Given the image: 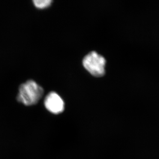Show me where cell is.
<instances>
[{"mask_svg":"<svg viewBox=\"0 0 159 159\" xmlns=\"http://www.w3.org/2000/svg\"><path fill=\"white\" fill-rule=\"evenodd\" d=\"M44 105L48 111L54 114L60 113L65 109V103L63 100L57 93L54 92H50L46 96Z\"/></svg>","mask_w":159,"mask_h":159,"instance_id":"3","label":"cell"},{"mask_svg":"<svg viewBox=\"0 0 159 159\" xmlns=\"http://www.w3.org/2000/svg\"><path fill=\"white\" fill-rule=\"evenodd\" d=\"M43 94L42 87L35 81L30 80L20 86L17 100L26 106L33 105L39 102Z\"/></svg>","mask_w":159,"mask_h":159,"instance_id":"1","label":"cell"},{"mask_svg":"<svg viewBox=\"0 0 159 159\" xmlns=\"http://www.w3.org/2000/svg\"><path fill=\"white\" fill-rule=\"evenodd\" d=\"M83 65L94 76H102L105 73V59L95 52H92L84 57Z\"/></svg>","mask_w":159,"mask_h":159,"instance_id":"2","label":"cell"},{"mask_svg":"<svg viewBox=\"0 0 159 159\" xmlns=\"http://www.w3.org/2000/svg\"><path fill=\"white\" fill-rule=\"evenodd\" d=\"M33 2L37 7L44 8L50 6L53 1L52 0H35Z\"/></svg>","mask_w":159,"mask_h":159,"instance_id":"4","label":"cell"}]
</instances>
